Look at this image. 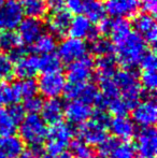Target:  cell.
<instances>
[{
    "instance_id": "obj_46",
    "label": "cell",
    "mask_w": 157,
    "mask_h": 158,
    "mask_svg": "<svg viewBox=\"0 0 157 158\" xmlns=\"http://www.w3.org/2000/svg\"><path fill=\"white\" fill-rule=\"evenodd\" d=\"M90 158H105V156H102L101 154H99V155H94V154H93V155H92V157H90Z\"/></svg>"
},
{
    "instance_id": "obj_37",
    "label": "cell",
    "mask_w": 157,
    "mask_h": 158,
    "mask_svg": "<svg viewBox=\"0 0 157 158\" xmlns=\"http://www.w3.org/2000/svg\"><path fill=\"white\" fill-rule=\"evenodd\" d=\"M17 85H19V94L24 99H27V98L37 95L38 85H37V82L34 79L22 80L21 82L17 83Z\"/></svg>"
},
{
    "instance_id": "obj_13",
    "label": "cell",
    "mask_w": 157,
    "mask_h": 158,
    "mask_svg": "<svg viewBox=\"0 0 157 158\" xmlns=\"http://www.w3.org/2000/svg\"><path fill=\"white\" fill-rule=\"evenodd\" d=\"M136 153L140 158H156L157 133L153 127L142 128L137 135Z\"/></svg>"
},
{
    "instance_id": "obj_44",
    "label": "cell",
    "mask_w": 157,
    "mask_h": 158,
    "mask_svg": "<svg viewBox=\"0 0 157 158\" xmlns=\"http://www.w3.org/2000/svg\"><path fill=\"white\" fill-rule=\"evenodd\" d=\"M43 158H73L72 155L68 152H61V153H57V154H50L48 153V155H44Z\"/></svg>"
},
{
    "instance_id": "obj_2",
    "label": "cell",
    "mask_w": 157,
    "mask_h": 158,
    "mask_svg": "<svg viewBox=\"0 0 157 158\" xmlns=\"http://www.w3.org/2000/svg\"><path fill=\"white\" fill-rule=\"evenodd\" d=\"M109 116L102 109H99L95 113L93 112L90 118L80 125L78 129L79 139L89 146H99L109 138Z\"/></svg>"
},
{
    "instance_id": "obj_34",
    "label": "cell",
    "mask_w": 157,
    "mask_h": 158,
    "mask_svg": "<svg viewBox=\"0 0 157 158\" xmlns=\"http://www.w3.org/2000/svg\"><path fill=\"white\" fill-rule=\"evenodd\" d=\"M69 146L71 150L70 154L73 158H90L93 155L92 146H89L87 143L80 139L71 141Z\"/></svg>"
},
{
    "instance_id": "obj_11",
    "label": "cell",
    "mask_w": 157,
    "mask_h": 158,
    "mask_svg": "<svg viewBox=\"0 0 157 158\" xmlns=\"http://www.w3.org/2000/svg\"><path fill=\"white\" fill-rule=\"evenodd\" d=\"M99 150L105 158H136V150L131 143L108 138L99 145Z\"/></svg>"
},
{
    "instance_id": "obj_14",
    "label": "cell",
    "mask_w": 157,
    "mask_h": 158,
    "mask_svg": "<svg viewBox=\"0 0 157 158\" xmlns=\"http://www.w3.org/2000/svg\"><path fill=\"white\" fill-rule=\"evenodd\" d=\"M105 12L114 19L136 16L140 9L139 0H105Z\"/></svg>"
},
{
    "instance_id": "obj_31",
    "label": "cell",
    "mask_w": 157,
    "mask_h": 158,
    "mask_svg": "<svg viewBox=\"0 0 157 158\" xmlns=\"http://www.w3.org/2000/svg\"><path fill=\"white\" fill-rule=\"evenodd\" d=\"M32 45L35 52L38 54H50L56 48V39L51 33H42Z\"/></svg>"
},
{
    "instance_id": "obj_28",
    "label": "cell",
    "mask_w": 157,
    "mask_h": 158,
    "mask_svg": "<svg viewBox=\"0 0 157 158\" xmlns=\"http://www.w3.org/2000/svg\"><path fill=\"white\" fill-rule=\"evenodd\" d=\"M76 100H81L89 106L96 104L99 106V109H102V98H101L100 92H99L98 87L92 83L82 84Z\"/></svg>"
},
{
    "instance_id": "obj_38",
    "label": "cell",
    "mask_w": 157,
    "mask_h": 158,
    "mask_svg": "<svg viewBox=\"0 0 157 158\" xmlns=\"http://www.w3.org/2000/svg\"><path fill=\"white\" fill-rule=\"evenodd\" d=\"M13 74V61L8 55L0 53V81H6Z\"/></svg>"
},
{
    "instance_id": "obj_10",
    "label": "cell",
    "mask_w": 157,
    "mask_h": 158,
    "mask_svg": "<svg viewBox=\"0 0 157 158\" xmlns=\"http://www.w3.org/2000/svg\"><path fill=\"white\" fill-rule=\"evenodd\" d=\"M24 13L17 0H8L0 8V30H14L23 21Z\"/></svg>"
},
{
    "instance_id": "obj_35",
    "label": "cell",
    "mask_w": 157,
    "mask_h": 158,
    "mask_svg": "<svg viewBox=\"0 0 157 158\" xmlns=\"http://www.w3.org/2000/svg\"><path fill=\"white\" fill-rule=\"evenodd\" d=\"M107 108L109 112L114 114L115 116H125L131 109L129 108L127 103L122 99L121 97L115 98L113 100H110L105 104V109Z\"/></svg>"
},
{
    "instance_id": "obj_27",
    "label": "cell",
    "mask_w": 157,
    "mask_h": 158,
    "mask_svg": "<svg viewBox=\"0 0 157 158\" xmlns=\"http://www.w3.org/2000/svg\"><path fill=\"white\" fill-rule=\"evenodd\" d=\"M131 32V25L126 19H110L109 32L113 44H118L123 41Z\"/></svg>"
},
{
    "instance_id": "obj_1",
    "label": "cell",
    "mask_w": 157,
    "mask_h": 158,
    "mask_svg": "<svg viewBox=\"0 0 157 158\" xmlns=\"http://www.w3.org/2000/svg\"><path fill=\"white\" fill-rule=\"evenodd\" d=\"M115 45L116 63L121 64L123 69H131L138 66L144 54L149 51L147 42L132 31Z\"/></svg>"
},
{
    "instance_id": "obj_15",
    "label": "cell",
    "mask_w": 157,
    "mask_h": 158,
    "mask_svg": "<svg viewBox=\"0 0 157 158\" xmlns=\"http://www.w3.org/2000/svg\"><path fill=\"white\" fill-rule=\"evenodd\" d=\"M134 27L137 35H140L147 43L155 44L157 40V24L152 14H137L134 19Z\"/></svg>"
},
{
    "instance_id": "obj_42",
    "label": "cell",
    "mask_w": 157,
    "mask_h": 158,
    "mask_svg": "<svg viewBox=\"0 0 157 158\" xmlns=\"http://www.w3.org/2000/svg\"><path fill=\"white\" fill-rule=\"evenodd\" d=\"M140 6L149 14H155L157 10V0H139Z\"/></svg>"
},
{
    "instance_id": "obj_8",
    "label": "cell",
    "mask_w": 157,
    "mask_h": 158,
    "mask_svg": "<svg viewBox=\"0 0 157 158\" xmlns=\"http://www.w3.org/2000/svg\"><path fill=\"white\" fill-rule=\"evenodd\" d=\"M87 44L83 40L70 37L60 42L57 56L63 63L71 64L85 57L87 55Z\"/></svg>"
},
{
    "instance_id": "obj_23",
    "label": "cell",
    "mask_w": 157,
    "mask_h": 158,
    "mask_svg": "<svg viewBox=\"0 0 157 158\" xmlns=\"http://www.w3.org/2000/svg\"><path fill=\"white\" fill-rule=\"evenodd\" d=\"M22 99L17 83L0 81V106H12Z\"/></svg>"
},
{
    "instance_id": "obj_29",
    "label": "cell",
    "mask_w": 157,
    "mask_h": 158,
    "mask_svg": "<svg viewBox=\"0 0 157 158\" xmlns=\"http://www.w3.org/2000/svg\"><path fill=\"white\" fill-rule=\"evenodd\" d=\"M116 59L113 55H107V56H100L97 59L95 67L97 70V75L99 77H113L115 73Z\"/></svg>"
},
{
    "instance_id": "obj_9",
    "label": "cell",
    "mask_w": 157,
    "mask_h": 158,
    "mask_svg": "<svg viewBox=\"0 0 157 158\" xmlns=\"http://www.w3.org/2000/svg\"><path fill=\"white\" fill-rule=\"evenodd\" d=\"M95 70V63L90 57H85L69 64L67 70V79L72 84H85L92 79Z\"/></svg>"
},
{
    "instance_id": "obj_24",
    "label": "cell",
    "mask_w": 157,
    "mask_h": 158,
    "mask_svg": "<svg viewBox=\"0 0 157 158\" xmlns=\"http://www.w3.org/2000/svg\"><path fill=\"white\" fill-rule=\"evenodd\" d=\"M0 152L9 158H17L24 152V142L15 135L0 137Z\"/></svg>"
},
{
    "instance_id": "obj_32",
    "label": "cell",
    "mask_w": 157,
    "mask_h": 158,
    "mask_svg": "<svg viewBox=\"0 0 157 158\" xmlns=\"http://www.w3.org/2000/svg\"><path fill=\"white\" fill-rule=\"evenodd\" d=\"M60 68L61 60L54 53L44 54L39 57V71H42L43 73L57 72L60 71Z\"/></svg>"
},
{
    "instance_id": "obj_48",
    "label": "cell",
    "mask_w": 157,
    "mask_h": 158,
    "mask_svg": "<svg viewBox=\"0 0 157 158\" xmlns=\"http://www.w3.org/2000/svg\"><path fill=\"white\" fill-rule=\"evenodd\" d=\"M2 4H3V0H0V8H1Z\"/></svg>"
},
{
    "instance_id": "obj_12",
    "label": "cell",
    "mask_w": 157,
    "mask_h": 158,
    "mask_svg": "<svg viewBox=\"0 0 157 158\" xmlns=\"http://www.w3.org/2000/svg\"><path fill=\"white\" fill-rule=\"evenodd\" d=\"M24 116L25 111L21 106L14 104L9 109L0 108V137L14 135Z\"/></svg>"
},
{
    "instance_id": "obj_21",
    "label": "cell",
    "mask_w": 157,
    "mask_h": 158,
    "mask_svg": "<svg viewBox=\"0 0 157 158\" xmlns=\"http://www.w3.org/2000/svg\"><path fill=\"white\" fill-rule=\"evenodd\" d=\"M41 118L45 124L54 125L61 122L64 117V104L57 98L48 99L43 102L41 108Z\"/></svg>"
},
{
    "instance_id": "obj_41",
    "label": "cell",
    "mask_w": 157,
    "mask_h": 158,
    "mask_svg": "<svg viewBox=\"0 0 157 158\" xmlns=\"http://www.w3.org/2000/svg\"><path fill=\"white\" fill-rule=\"evenodd\" d=\"M65 6L70 13L79 14L83 9V0H65Z\"/></svg>"
},
{
    "instance_id": "obj_19",
    "label": "cell",
    "mask_w": 157,
    "mask_h": 158,
    "mask_svg": "<svg viewBox=\"0 0 157 158\" xmlns=\"http://www.w3.org/2000/svg\"><path fill=\"white\" fill-rule=\"evenodd\" d=\"M109 129L114 138L128 142L136 135V124L127 116H115L109 122Z\"/></svg>"
},
{
    "instance_id": "obj_6",
    "label": "cell",
    "mask_w": 157,
    "mask_h": 158,
    "mask_svg": "<svg viewBox=\"0 0 157 158\" xmlns=\"http://www.w3.org/2000/svg\"><path fill=\"white\" fill-rule=\"evenodd\" d=\"M66 77L60 72H50L43 73L40 77L38 83V90L42 96L48 99L58 98L63 95L66 86Z\"/></svg>"
},
{
    "instance_id": "obj_20",
    "label": "cell",
    "mask_w": 157,
    "mask_h": 158,
    "mask_svg": "<svg viewBox=\"0 0 157 158\" xmlns=\"http://www.w3.org/2000/svg\"><path fill=\"white\" fill-rule=\"evenodd\" d=\"M71 21V13L66 8L58 11H53L48 19V27L53 35L64 37L66 33H68Z\"/></svg>"
},
{
    "instance_id": "obj_26",
    "label": "cell",
    "mask_w": 157,
    "mask_h": 158,
    "mask_svg": "<svg viewBox=\"0 0 157 158\" xmlns=\"http://www.w3.org/2000/svg\"><path fill=\"white\" fill-rule=\"evenodd\" d=\"M23 13L27 17L41 19L48 11L46 0H19Z\"/></svg>"
},
{
    "instance_id": "obj_3",
    "label": "cell",
    "mask_w": 157,
    "mask_h": 158,
    "mask_svg": "<svg viewBox=\"0 0 157 158\" xmlns=\"http://www.w3.org/2000/svg\"><path fill=\"white\" fill-rule=\"evenodd\" d=\"M113 80L119 90L121 98L132 110L141 100L143 93V88L139 81V75L131 69H122L119 71H115Z\"/></svg>"
},
{
    "instance_id": "obj_47",
    "label": "cell",
    "mask_w": 157,
    "mask_h": 158,
    "mask_svg": "<svg viewBox=\"0 0 157 158\" xmlns=\"http://www.w3.org/2000/svg\"><path fill=\"white\" fill-rule=\"evenodd\" d=\"M0 158H9V157H6V155L3 154V153H1V152H0Z\"/></svg>"
},
{
    "instance_id": "obj_30",
    "label": "cell",
    "mask_w": 157,
    "mask_h": 158,
    "mask_svg": "<svg viewBox=\"0 0 157 158\" xmlns=\"http://www.w3.org/2000/svg\"><path fill=\"white\" fill-rule=\"evenodd\" d=\"M21 46V40L13 30H0V51L3 53H11Z\"/></svg>"
},
{
    "instance_id": "obj_7",
    "label": "cell",
    "mask_w": 157,
    "mask_h": 158,
    "mask_svg": "<svg viewBox=\"0 0 157 158\" xmlns=\"http://www.w3.org/2000/svg\"><path fill=\"white\" fill-rule=\"evenodd\" d=\"M157 119V106L153 98L140 100L132 109V122L142 128L153 127Z\"/></svg>"
},
{
    "instance_id": "obj_33",
    "label": "cell",
    "mask_w": 157,
    "mask_h": 158,
    "mask_svg": "<svg viewBox=\"0 0 157 158\" xmlns=\"http://www.w3.org/2000/svg\"><path fill=\"white\" fill-rule=\"evenodd\" d=\"M92 51L97 56H107V55H113L115 52V46L111 40L107 38H100L93 40L92 43Z\"/></svg>"
},
{
    "instance_id": "obj_36",
    "label": "cell",
    "mask_w": 157,
    "mask_h": 158,
    "mask_svg": "<svg viewBox=\"0 0 157 158\" xmlns=\"http://www.w3.org/2000/svg\"><path fill=\"white\" fill-rule=\"evenodd\" d=\"M139 81L143 89L149 93H154L157 87V74L156 71H143Z\"/></svg>"
},
{
    "instance_id": "obj_17",
    "label": "cell",
    "mask_w": 157,
    "mask_h": 158,
    "mask_svg": "<svg viewBox=\"0 0 157 158\" xmlns=\"http://www.w3.org/2000/svg\"><path fill=\"white\" fill-rule=\"evenodd\" d=\"M68 33H70V37L82 39L88 38L89 40H95L99 37V30L97 27H94L84 15H78L74 19H72L70 24Z\"/></svg>"
},
{
    "instance_id": "obj_25",
    "label": "cell",
    "mask_w": 157,
    "mask_h": 158,
    "mask_svg": "<svg viewBox=\"0 0 157 158\" xmlns=\"http://www.w3.org/2000/svg\"><path fill=\"white\" fill-rule=\"evenodd\" d=\"M82 12L84 16L90 23H100L102 19H105V4L101 0H83V9Z\"/></svg>"
},
{
    "instance_id": "obj_5",
    "label": "cell",
    "mask_w": 157,
    "mask_h": 158,
    "mask_svg": "<svg viewBox=\"0 0 157 158\" xmlns=\"http://www.w3.org/2000/svg\"><path fill=\"white\" fill-rule=\"evenodd\" d=\"M73 137V128L65 122H59L54 125H51L48 129L45 139V146L50 154L65 152L69 146Z\"/></svg>"
},
{
    "instance_id": "obj_22",
    "label": "cell",
    "mask_w": 157,
    "mask_h": 158,
    "mask_svg": "<svg viewBox=\"0 0 157 158\" xmlns=\"http://www.w3.org/2000/svg\"><path fill=\"white\" fill-rule=\"evenodd\" d=\"M13 72L21 80L32 79L39 72V57L36 55H26L16 61Z\"/></svg>"
},
{
    "instance_id": "obj_4",
    "label": "cell",
    "mask_w": 157,
    "mask_h": 158,
    "mask_svg": "<svg viewBox=\"0 0 157 158\" xmlns=\"http://www.w3.org/2000/svg\"><path fill=\"white\" fill-rule=\"evenodd\" d=\"M19 138L28 144L35 153L45 142L48 127L39 114H27L19 125Z\"/></svg>"
},
{
    "instance_id": "obj_16",
    "label": "cell",
    "mask_w": 157,
    "mask_h": 158,
    "mask_svg": "<svg viewBox=\"0 0 157 158\" xmlns=\"http://www.w3.org/2000/svg\"><path fill=\"white\" fill-rule=\"evenodd\" d=\"M64 115L72 125H81L90 118L93 115L92 106L81 100H70L64 106Z\"/></svg>"
},
{
    "instance_id": "obj_45",
    "label": "cell",
    "mask_w": 157,
    "mask_h": 158,
    "mask_svg": "<svg viewBox=\"0 0 157 158\" xmlns=\"http://www.w3.org/2000/svg\"><path fill=\"white\" fill-rule=\"evenodd\" d=\"M17 158H38V156L34 151H28V152H23Z\"/></svg>"
},
{
    "instance_id": "obj_43",
    "label": "cell",
    "mask_w": 157,
    "mask_h": 158,
    "mask_svg": "<svg viewBox=\"0 0 157 158\" xmlns=\"http://www.w3.org/2000/svg\"><path fill=\"white\" fill-rule=\"evenodd\" d=\"M48 8L53 11H58L65 9V0H46Z\"/></svg>"
},
{
    "instance_id": "obj_18",
    "label": "cell",
    "mask_w": 157,
    "mask_h": 158,
    "mask_svg": "<svg viewBox=\"0 0 157 158\" xmlns=\"http://www.w3.org/2000/svg\"><path fill=\"white\" fill-rule=\"evenodd\" d=\"M17 35L21 42H24L27 45H32L40 35L43 33V24L38 19H23L19 24Z\"/></svg>"
},
{
    "instance_id": "obj_40",
    "label": "cell",
    "mask_w": 157,
    "mask_h": 158,
    "mask_svg": "<svg viewBox=\"0 0 157 158\" xmlns=\"http://www.w3.org/2000/svg\"><path fill=\"white\" fill-rule=\"evenodd\" d=\"M143 71H156L157 68V58L156 55L152 51H147L142 57L140 64Z\"/></svg>"
},
{
    "instance_id": "obj_39",
    "label": "cell",
    "mask_w": 157,
    "mask_h": 158,
    "mask_svg": "<svg viewBox=\"0 0 157 158\" xmlns=\"http://www.w3.org/2000/svg\"><path fill=\"white\" fill-rule=\"evenodd\" d=\"M42 104H43L42 99L36 95L25 99L23 109L25 112H28V114H38L41 111Z\"/></svg>"
}]
</instances>
